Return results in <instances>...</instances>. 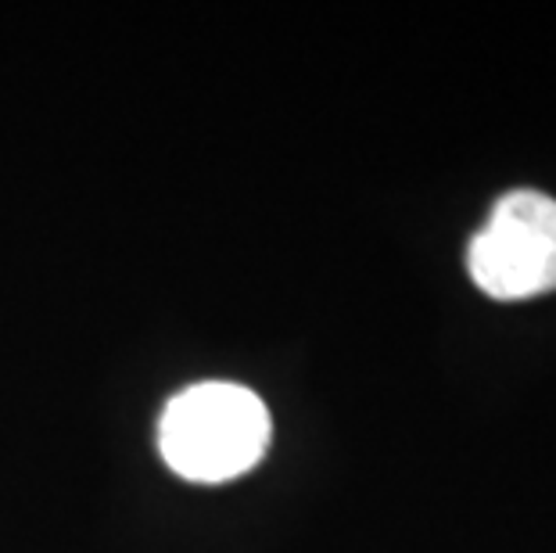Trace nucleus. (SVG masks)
<instances>
[{
  "instance_id": "f03ea898",
  "label": "nucleus",
  "mask_w": 556,
  "mask_h": 553,
  "mask_svg": "<svg viewBox=\"0 0 556 553\" xmlns=\"http://www.w3.org/2000/svg\"><path fill=\"white\" fill-rule=\"evenodd\" d=\"M467 266L484 296L500 302L556 291V198L531 187L503 194L470 241Z\"/></svg>"
},
{
  "instance_id": "f257e3e1",
  "label": "nucleus",
  "mask_w": 556,
  "mask_h": 553,
  "mask_svg": "<svg viewBox=\"0 0 556 553\" xmlns=\"http://www.w3.org/2000/svg\"><path fill=\"white\" fill-rule=\"evenodd\" d=\"M269 445V410L252 388L201 381L169 399L159 425L162 461L187 481L241 478Z\"/></svg>"
}]
</instances>
